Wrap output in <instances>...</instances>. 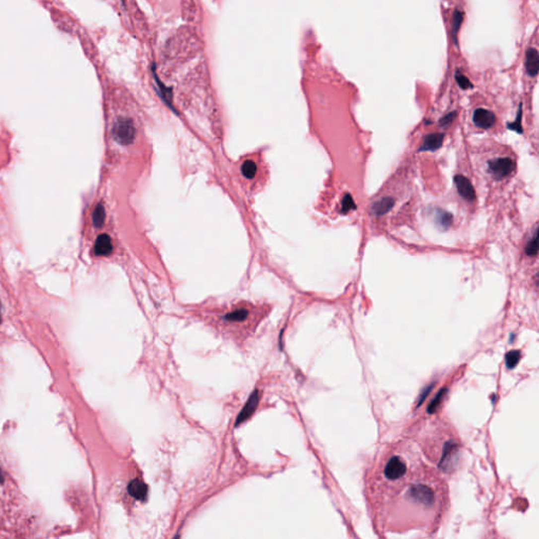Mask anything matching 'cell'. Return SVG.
<instances>
[{
	"instance_id": "18",
	"label": "cell",
	"mask_w": 539,
	"mask_h": 539,
	"mask_svg": "<svg viewBox=\"0 0 539 539\" xmlns=\"http://www.w3.org/2000/svg\"><path fill=\"white\" fill-rule=\"evenodd\" d=\"M455 79H456L458 85L463 90H468V89L472 88V83H471L470 80H469V78L467 76H465L464 74L460 73L459 71H457L455 73Z\"/></svg>"
},
{
	"instance_id": "6",
	"label": "cell",
	"mask_w": 539,
	"mask_h": 539,
	"mask_svg": "<svg viewBox=\"0 0 539 539\" xmlns=\"http://www.w3.org/2000/svg\"><path fill=\"white\" fill-rule=\"evenodd\" d=\"M394 204L395 199L393 197H384L372 203L371 213L375 216H382L392 210Z\"/></svg>"
},
{
	"instance_id": "21",
	"label": "cell",
	"mask_w": 539,
	"mask_h": 539,
	"mask_svg": "<svg viewBox=\"0 0 539 539\" xmlns=\"http://www.w3.org/2000/svg\"><path fill=\"white\" fill-rule=\"evenodd\" d=\"M455 117H456V112H451V113H449V114H447L446 116H443L440 119L439 125L442 128H446V127L450 126L452 123H453V120H454Z\"/></svg>"
},
{
	"instance_id": "16",
	"label": "cell",
	"mask_w": 539,
	"mask_h": 539,
	"mask_svg": "<svg viewBox=\"0 0 539 539\" xmlns=\"http://www.w3.org/2000/svg\"><path fill=\"white\" fill-rule=\"evenodd\" d=\"M356 208V204L353 201V198L350 194H345L343 196V199H342V202H341V213L342 214H347L350 211L352 210H355Z\"/></svg>"
},
{
	"instance_id": "15",
	"label": "cell",
	"mask_w": 539,
	"mask_h": 539,
	"mask_svg": "<svg viewBox=\"0 0 539 539\" xmlns=\"http://www.w3.org/2000/svg\"><path fill=\"white\" fill-rule=\"evenodd\" d=\"M537 253H538V229L536 227L533 237L528 242V245L526 247V254L530 257H532V256H536Z\"/></svg>"
},
{
	"instance_id": "13",
	"label": "cell",
	"mask_w": 539,
	"mask_h": 539,
	"mask_svg": "<svg viewBox=\"0 0 539 539\" xmlns=\"http://www.w3.org/2000/svg\"><path fill=\"white\" fill-rule=\"evenodd\" d=\"M93 224L95 228H101L103 225L104 219H106V211L102 204H97L93 212Z\"/></svg>"
},
{
	"instance_id": "14",
	"label": "cell",
	"mask_w": 539,
	"mask_h": 539,
	"mask_svg": "<svg viewBox=\"0 0 539 539\" xmlns=\"http://www.w3.org/2000/svg\"><path fill=\"white\" fill-rule=\"evenodd\" d=\"M463 20H464V13L462 11L456 10L453 16V25H452V35H453V39L455 43H457V35L460 29V25H462L463 23Z\"/></svg>"
},
{
	"instance_id": "10",
	"label": "cell",
	"mask_w": 539,
	"mask_h": 539,
	"mask_svg": "<svg viewBox=\"0 0 539 539\" xmlns=\"http://www.w3.org/2000/svg\"><path fill=\"white\" fill-rule=\"evenodd\" d=\"M128 491L132 497L139 500H144L147 494V488L145 483L139 479H134L130 482Z\"/></svg>"
},
{
	"instance_id": "3",
	"label": "cell",
	"mask_w": 539,
	"mask_h": 539,
	"mask_svg": "<svg viewBox=\"0 0 539 539\" xmlns=\"http://www.w3.org/2000/svg\"><path fill=\"white\" fill-rule=\"evenodd\" d=\"M455 186L457 188L458 194L462 196L467 202H473L476 198V192L471 181L463 175H456L454 177Z\"/></svg>"
},
{
	"instance_id": "8",
	"label": "cell",
	"mask_w": 539,
	"mask_h": 539,
	"mask_svg": "<svg viewBox=\"0 0 539 539\" xmlns=\"http://www.w3.org/2000/svg\"><path fill=\"white\" fill-rule=\"evenodd\" d=\"M526 68L529 76L535 77L538 74L539 69V56L538 52L535 48H530L527 51L526 55Z\"/></svg>"
},
{
	"instance_id": "1",
	"label": "cell",
	"mask_w": 539,
	"mask_h": 539,
	"mask_svg": "<svg viewBox=\"0 0 539 539\" xmlns=\"http://www.w3.org/2000/svg\"><path fill=\"white\" fill-rule=\"evenodd\" d=\"M135 129L131 119L118 118L113 126V137L120 144H129L134 139Z\"/></svg>"
},
{
	"instance_id": "9",
	"label": "cell",
	"mask_w": 539,
	"mask_h": 539,
	"mask_svg": "<svg viewBox=\"0 0 539 539\" xmlns=\"http://www.w3.org/2000/svg\"><path fill=\"white\" fill-rule=\"evenodd\" d=\"M95 254L97 256H108L112 253L113 246L112 241L109 235L107 234H101L96 239L95 242Z\"/></svg>"
},
{
	"instance_id": "17",
	"label": "cell",
	"mask_w": 539,
	"mask_h": 539,
	"mask_svg": "<svg viewBox=\"0 0 539 539\" xmlns=\"http://www.w3.org/2000/svg\"><path fill=\"white\" fill-rule=\"evenodd\" d=\"M242 174L247 178H253L256 173V166L253 161H246L241 167Z\"/></svg>"
},
{
	"instance_id": "19",
	"label": "cell",
	"mask_w": 539,
	"mask_h": 539,
	"mask_svg": "<svg viewBox=\"0 0 539 539\" xmlns=\"http://www.w3.org/2000/svg\"><path fill=\"white\" fill-rule=\"evenodd\" d=\"M521 114H523V113H521V104H520L519 110H518V114H517V118H516V120H515V123L509 124V126H508L509 129L513 130V131H516V132L519 133V134H521V133L524 132V131H523V128H521V124H520V123H521Z\"/></svg>"
},
{
	"instance_id": "2",
	"label": "cell",
	"mask_w": 539,
	"mask_h": 539,
	"mask_svg": "<svg viewBox=\"0 0 539 539\" xmlns=\"http://www.w3.org/2000/svg\"><path fill=\"white\" fill-rule=\"evenodd\" d=\"M515 163L512 158L501 157L495 158L488 162V170L495 179L500 180L514 171Z\"/></svg>"
},
{
	"instance_id": "5",
	"label": "cell",
	"mask_w": 539,
	"mask_h": 539,
	"mask_svg": "<svg viewBox=\"0 0 539 539\" xmlns=\"http://www.w3.org/2000/svg\"><path fill=\"white\" fill-rule=\"evenodd\" d=\"M443 138H445V135H443L442 133H433V134L427 135L423 138V142L419 147V151L425 152V151L438 150L442 145Z\"/></svg>"
},
{
	"instance_id": "12",
	"label": "cell",
	"mask_w": 539,
	"mask_h": 539,
	"mask_svg": "<svg viewBox=\"0 0 539 539\" xmlns=\"http://www.w3.org/2000/svg\"><path fill=\"white\" fill-rule=\"evenodd\" d=\"M249 315V311L247 309H237L234 310L229 314L224 316V319L230 321V323H239V321H243Z\"/></svg>"
},
{
	"instance_id": "11",
	"label": "cell",
	"mask_w": 539,
	"mask_h": 539,
	"mask_svg": "<svg viewBox=\"0 0 539 539\" xmlns=\"http://www.w3.org/2000/svg\"><path fill=\"white\" fill-rule=\"evenodd\" d=\"M453 222V216L450 213H448L445 210L441 208H437L435 210V223L438 225V228L441 230H447L450 228V225Z\"/></svg>"
},
{
	"instance_id": "7",
	"label": "cell",
	"mask_w": 539,
	"mask_h": 539,
	"mask_svg": "<svg viewBox=\"0 0 539 539\" xmlns=\"http://www.w3.org/2000/svg\"><path fill=\"white\" fill-rule=\"evenodd\" d=\"M258 401H259V393L258 391H255V392L252 393V395L250 396L248 403L246 404V405L243 406L242 411L240 412L239 416L237 417V420H236V424H239L243 421H246L249 417L252 415V413H253L255 411V408L258 404Z\"/></svg>"
},
{
	"instance_id": "4",
	"label": "cell",
	"mask_w": 539,
	"mask_h": 539,
	"mask_svg": "<svg viewBox=\"0 0 539 539\" xmlns=\"http://www.w3.org/2000/svg\"><path fill=\"white\" fill-rule=\"evenodd\" d=\"M496 116L493 112L482 108L476 109L473 113V123L476 127L486 130L495 125Z\"/></svg>"
},
{
	"instance_id": "20",
	"label": "cell",
	"mask_w": 539,
	"mask_h": 539,
	"mask_svg": "<svg viewBox=\"0 0 539 539\" xmlns=\"http://www.w3.org/2000/svg\"><path fill=\"white\" fill-rule=\"evenodd\" d=\"M520 358L519 352H510L507 355V364L509 368H513L517 363V361Z\"/></svg>"
}]
</instances>
